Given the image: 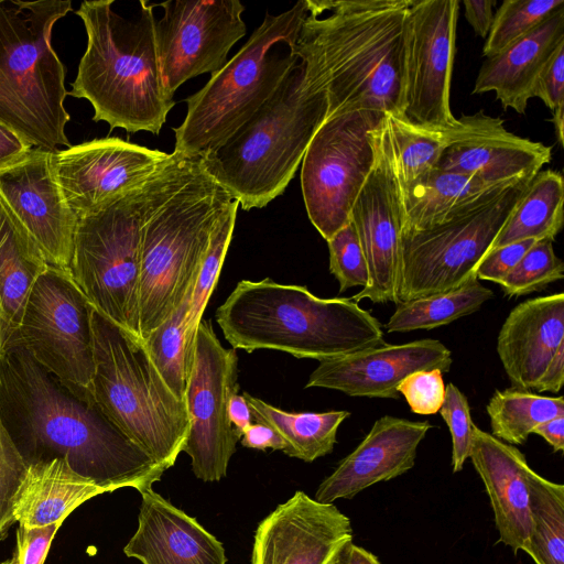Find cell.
<instances>
[{
  "label": "cell",
  "instance_id": "7402d4cb",
  "mask_svg": "<svg viewBox=\"0 0 564 564\" xmlns=\"http://www.w3.org/2000/svg\"><path fill=\"white\" fill-rule=\"evenodd\" d=\"M431 427L429 421L377 419L360 444L321 482L314 499L324 503L352 499L368 487L405 474Z\"/></svg>",
  "mask_w": 564,
  "mask_h": 564
},
{
  "label": "cell",
  "instance_id": "277c9868",
  "mask_svg": "<svg viewBox=\"0 0 564 564\" xmlns=\"http://www.w3.org/2000/svg\"><path fill=\"white\" fill-rule=\"evenodd\" d=\"M215 317L231 347L247 352L271 349L325 361L386 344L381 323L351 299L318 297L269 278L240 281Z\"/></svg>",
  "mask_w": 564,
  "mask_h": 564
},
{
  "label": "cell",
  "instance_id": "e0dca14e",
  "mask_svg": "<svg viewBox=\"0 0 564 564\" xmlns=\"http://www.w3.org/2000/svg\"><path fill=\"white\" fill-rule=\"evenodd\" d=\"M373 142L375 164L349 216L365 252L369 281L350 299L398 304L403 209L386 117L373 130Z\"/></svg>",
  "mask_w": 564,
  "mask_h": 564
},
{
  "label": "cell",
  "instance_id": "8d00e7d4",
  "mask_svg": "<svg viewBox=\"0 0 564 564\" xmlns=\"http://www.w3.org/2000/svg\"><path fill=\"white\" fill-rule=\"evenodd\" d=\"M238 206L239 203L236 199L231 200L218 218L192 291L189 310L186 318V355L188 368L192 360L193 345L197 327L217 284L232 239Z\"/></svg>",
  "mask_w": 564,
  "mask_h": 564
},
{
  "label": "cell",
  "instance_id": "8fae6325",
  "mask_svg": "<svg viewBox=\"0 0 564 564\" xmlns=\"http://www.w3.org/2000/svg\"><path fill=\"white\" fill-rule=\"evenodd\" d=\"M531 181L495 193L441 225L401 235L399 302L451 291L475 275Z\"/></svg>",
  "mask_w": 564,
  "mask_h": 564
},
{
  "label": "cell",
  "instance_id": "30bf717a",
  "mask_svg": "<svg viewBox=\"0 0 564 564\" xmlns=\"http://www.w3.org/2000/svg\"><path fill=\"white\" fill-rule=\"evenodd\" d=\"M144 184L78 217L69 267L94 310L138 337Z\"/></svg>",
  "mask_w": 564,
  "mask_h": 564
},
{
  "label": "cell",
  "instance_id": "836d02e7",
  "mask_svg": "<svg viewBox=\"0 0 564 564\" xmlns=\"http://www.w3.org/2000/svg\"><path fill=\"white\" fill-rule=\"evenodd\" d=\"M492 297L494 292L471 275L466 283L451 291L399 302L386 329L388 333L433 329L477 312Z\"/></svg>",
  "mask_w": 564,
  "mask_h": 564
},
{
  "label": "cell",
  "instance_id": "11a10c76",
  "mask_svg": "<svg viewBox=\"0 0 564 564\" xmlns=\"http://www.w3.org/2000/svg\"><path fill=\"white\" fill-rule=\"evenodd\" d=\"M347 564H381L380 561L366 549L351 544Z\"/></svg>",
  "mask_w": 564,
  "mask_h": 564
},
{
  "label": "cell",
  "instance_id": "4dcf8cb0",
  "mask_svg": "<svg viewBox=\"0 0 564 564\" xmlns=\"http://www.w3.org/2000/svg\"><path fill=\"white\" fill-rule=\"evenodd\" d=\"M392 140L399 186L406 185L437 166L443 152L456 142L488 133L503 120L478 111L446 127H426L404 116L384 115Z\"/></svg>",
  "mask_w": 564,
  "mask_h": 564
},
{
  "label": "cell",
  "instance_id": "3957f363",
  "mask_svg": "<svg viewBox=\"0 0 564 564\" xmlns=\"http://www.w3.org/2000/svg\"><path fill=\"white\" fill-rule=\"evenodd\" d=\"M231 200L200 155L173 151L145 182L139 290L143 341L193 290L214 227Z\"/></svg>",
  "mask_w": 564,
  "mask_h": 564
},
{
  "label": "cell",
  "instance_id": "6f0895ef",
  "mask_svg": "<svg viewBox=\"0 0 564 564\" xmlns=\"http://www.w3.org/2000/svg\"><path fill=\"white\" fill-rule=\"evenodd\" d=\"M352 541L346 542L343 544L330 557V560L326 564H347L350 545Z\"/></svg>",
  "mask_w": 564,
  "mask_h": 564
},
{
  "label": "cell",
  "instance_id": "d6a6232c",
  "mask_svg": "<svg viewBox=\"0 0 564 564\" xmlns=\"http://www.w3.org/2000/svg\"><path fill=\"white\" fill-rule=\"evenodd\" d=\"M250 408L252 421L274 429L285 441L284 454L311 463L333 452L339 425L348 411L288 412L248 392L242 394Z\"/></svg>",
  "mask_w": 564,
  "mask_h": 564
},
{
  "label": "cell",
  "instance_id": "1f68e13d",
  "mask_svg": "<svg viewBox=\"0 0 564 564\" xmlns=\"http://www.w3.org/2000/svg\"><path fill=\"white\" fill-rule=\"evenodd\" d=\"M563 204L562 174L553 170L540 171L530 182L487 252L527 239L553 241L563 226Z\"/></svg>",
  "mask_w": 564,
  "mask_h": 564
},
{
  "label": "cell",
  "instance_id": "603a6c76",
  "mask_svg": "<svg viewBox=\"0 0 564 564\" xmlns=\"http://www.w3.org/2000/svg\"><path fill=\"white\" fill-rule=\"evenodd\" d=\"M138 528L123 552L142 564H226L223 543L152 488L143 489Z\"/></svg>",
  "mask_w": 564,
  "mask_h": 564
},
{
  "label": "cell",
  "instance_id": "5bb4252c",
  "mask_svg": "<svg viewBox=\"0 0 564 564\" xmlns=\"http://www.w3.org/2000/svg\"><path fill=\"white\" fill-rule=\"evenodd\" d=\"M236 349L225 348L209 321H200L187 372L185 402L189 431L183 447L194 475L203 481L226 477L239 440L228 416L229 400L238 392Z\"/></svg>",
  "mask_w": 564,
  "mask_h": 564
},
{
  "label": "cell",
  "instance_id": "ba28073f",
  "mask_svg": "<svg viewBox=\"0 0 564 564\" xmlns=\"http://www.w3.org/2000/svg\"><path fill=\"white\" fill-rule=\"evenodd\" d=\"M307 14L300 0L280 14L267 13L242 47L185 99L183 122L174 128V151L204 155L221 144L276 90L299 62L296 41Z\"/></svg>",
  "mask_w": 564,
  "mask_h": 564
},
{
  "label": "cell",
  "instance_id": "ac0fdd59",
  "mask_svg": "<svg viewBox=\"0 0 564 564\" xmlns=\"http://www.w3.org/2000/svg\"><path fill=\"white\" fill-rule=\"evenodd\" d=\"M169 155L120 138H102L57 150L53 167L67 204L80 217L142 186Z\"/></svg>",
  "mask_w": 564,
  "mask_h": 564
},
{
  "label": "cell",
  "instance_id": "cb8c5ba5",
  "mask_svg": "<svg viewBox=\"0 0 564 564\" xmlns=\"http://www.w3.org/2000/svg\"><path fill=\"white\" fill-rule=\"evenodd\" d=\"M469 458L482 480L499 541L527 552L531 532L529 473L522 452L474 426Z\"/></svg>",
  "mask_w": 564,
  "mask_h": 564
},
{
  "label": "cell",
  "instance_id": "f907efd6",
  "mask_svg": "<svg viewBox=\"0 0 564 564\" xmlns=\"http://www.w3.org/2000/svg\"><path fill=\"white\" fill-rule=\"evenodd\" d=\"M33 148L0 123V171L24 159Z\"/></svg>",
  "mask_w": 564,
  "mask_h": 564
},
{
  "label": "cell",
  "instance_id": "f35d334b",
  "mask_svg": "<svg viewBox=\"0 0 564 564\" xmlns=\"http://www.w3.org/2000/svg\"><path fill=\"white\" fill-rule=\"evenodd\" d=\"M564 8V0H505L494 15L482 54L495 56Z\"/></svg>",
  "mask_w": 564,
  "mask_h": 564
},
{
  "label": "cell",
  "instance_id": "52a82bcc",
  "mask_svg": "<svg viewBox=\"0 0 564 564\" xmlns=\"http://www.w3.org/2000/svg\"><path fill=\"white\" fill-rule=\"evenodd\" d=\"M69 0H0V123L33 149L70 147L66 69L51 39Z\"/></svg>",
  "mask_w": 564,
  "mask_h": 564
},
{
  "label": "cell",
  "instance_id": "680465c9",
  "mask_svg": "<svg viewBox=\"0 0 564 564\" xmlns=\"http://www.w3.org/2000/svg\"><path fill=\"white\" fill-rule=\"evenodd\" d=\"M1 564H18V563H17V558L12 557L11 560H8V561H6V562H3Z\"/></svg>",
  "mask_w": 564,
  "mask_h": 564
},
{
  "label": "cell",
  "instance_id": "bcb514c9",
  "mask_svg": "<svg viewBox=\"0 0 564 564\" xmlns=\"http://www.w3.org/2000/svg\"><path fill=\"white\" fill-rule=\"evenodd\" d=\"M61 522L44 527L21 525L17 530V563L43 564L51 542L61 527Z\"/></svg>",
  "mask_w": 564,
  "mask_h": 564
},
{
  "label": "cell",
  "instance_id": "d590c367",
  "mask_svg": "<svg viewBox=\"0 0 564 564\" xmlns=\"http://www.w3.org/2000/svg\"><path fill=\"white\" fill-rule=\"evenodd\" d=\"M528 482L531 532L525 553L535 564H564V485L533 469Z\"/></svg>",
  "mask_w": 564,
  "mask_h": 564
},
{
  "label": "cell",
  "instance_id": "2e32d148",
  "mask_svg": "<svg viewBox=\"0 0 564 564\" xmlns=\"http://www.w3.org/2000/svg\"><path fill=\"white\" fill-rule=\"evenodd\" d=\"M457 0H414L405 22L403 116L421 126L456 123L449 105Z\"/></svg>",
  "mask_w": 564,
  "mask_h": 564
},
{
  "label": "cell",
  "instance_id": "8992f818",
  "mask_svg": "<svg viewBox=\"0 0 564 564\" xmlns=\"http://www.w3.org/2000/svg\"><path fill=\"white\" fill-rule=\"evenodd\" d=\"M326 116L325 94L299 59L247 121L202 155L203 164L245 210L262 208L285 191Z\"/></svg>",
  "mask_w": 564,
  "mask_h": 564
},
{
  "label": "cell",
  "instance_id": "f5cc1de1",
  "mask_svg": "<svg viewBox=\"0 0 564 564\" xmlns=\"http://www.w3.org/2000/svg\"><path fill=\"white\" fill-rule=\"evenodd\" d=\"M228 416L237 437L240 438L247 427L253 422L250 408L243 395L232 394L229 400Z\"/></svg>",
  "mask_w": 564,
  "mask_h": 564
},
{
  "label": "cell",
  "instance_id": "44dd1931",
  "mask_svg": "<svg viewBox=\"0 0 564 564\" xmlns=\"http://www.w3.org/2000/svg\"><path fill=\"white\" fill-rule=\"evenodd\" d=\"M452 351L440 340L425 338L381 346L338 359L319 361L305 388H326L350 397L399 399L398 386L409 375L438 369L448 372Z\"/></svg>",
  "mask_w": 564,
  "mask_h": 564
},
{
  "label": "cell",
  "instance_id": "9c48e42d",
  "mask_svg": "<svg viewBox=\"0 0 564 564\" xmlns=\"http://www.w3.org/2000/svg\"><path fill=\"white\" fill-rule=\"evenodd\" d=\"M91 323L95 403L159 466L171 468L189 431L185 400L165 383L140 337L95 310Z\"/></svg>",
  "mask_w": 564,
  "mask_h": 564
},
{
  "label": "cell",
  "instance_id": "4fadbf2b",
  "mask_svg": "<svg viewBox=\"0 0 564 564\" xmlns=\"http://www.w3.org/2000/svg\"><path fill=\"white\" fill-rule=\"evenodd\" d=\"M383 113L355 110L328 117L302 160L301 187L307 216L327 241L348 221L376 159L373 130Z\"/></svg>",
  "mask_w": 564,
  "mask_h": 564
},
{
  "label": "cell",
  "instance_id": "7c38bea8",
  "mask_svg": "<svg viewBox=\"0 0 564 564\" xmlns=\"http://www.w3.org/2000/svg\"><path fill=\"white\" fill-rule=\"evenodd\" d=\"M93 312L69 270L48 264L33 286L12 344L85 401L94 400Z\"/></svg>",
  "mask_w": 564,
  "mask_h": 564
},
{
  "label": "cell",
  "instance_id": "484cf974",
  "mask_svg": "<svg viewBox=\"0 0 564 564\" xmlns=\"http://www.w3.org/2000/svg\"><path fill=\"white\" fill-rule=\"evenodd\" d=\"M563 43L561 8L505 51L488 57L476 77L473 94L494 91L505 109L523 115L541 72Z\"/></svg>",
  "mask_w": 564,
  "mask_h": 564
},
{
  "label": "cell",
  "instance_id": "9f6ffc18",
  "mask_svg": "<svg viewBox=\"0 0 564 564\" xmlns=\"http://www.w3.org/2000/svg\"><path fill=\"white\" fill-rule=\"evenodd\" d=\"M551 121L554 124L557 141L562 145L564 140V105H561L553 110Z\"/></svg>",
  "mask_w": 564,
  "mask_h": 564
},
{
  "label": "cell",
  "instance_id": "74e56055",
  "mask_svg": "<svg viewBox=\"0 0 564 564\" xmlns=\"http://www.w3.org/2000/svg\"><path fill=\"white\" fill-rule=\"evenodd\" d=\"M192 291L174 313L143 341L161 377L181 400H185L188 372L186 318Z\"/></svg>",
  "mask_w": 564,
  "mask_h": 564
},
{
  "label": "cell",
  "instance_id": "b9f144b4",
  "mask_svg": "<svg viewBox=\"0 0 564 564\" xmlns=\"http://www.w3.org/2000/svg\"><path fill=\"white\" fill-rule=\"evenodd\" d=\"M438 412L451 432L452 469L458 473L469 458L475 424L467 398L452 382L445 386V398Z\"/></svg>",
  "mask_w": 564,
  "mask_h": 564
},
{
  "label": "cell",
  "instance_id": "ab89813d",
  "mask_svg": "<svg viewBox=\"0 0 564 564\" xmlns=\"http://www.w3.org/2000/svg\"><path fill=\"white\" fill-rule=\"evenodd\" d=\"M553 241H536L510 273L499 283L505 295L521 296L545 289L562 280L564 264L555 254Z\"/></svg>",
  "mask_w": 564,
  "mask_h": 564
},
{
  "label": "cell",
  "instance_id": "db71d44e",
  "mask_svg": "<svg viewBox=\"0 0 564 564\" xmlns=\"http://www.w3.org/2000/svg\"><path fill=\"white\" fill-rule=\"evenodd\" d=\"M532 434H538L544 438L553 452H563L564 449V416H557L546 422L539 424L532 431Z\"/></svg>",
  "mask_w": 564,
  "mask_h": 564
},
{
  "label": "cell",
  "instance_id": "f6af8a7d",
  "mask_svg": "<svg viewBox=\"0 0 564 564\" xmlns=\"http://www.w3.org/2000/svg\"><path fill=\"white\" fill-rule=\"evenodd\" d=\"M536 241L521 240L487 252L476 267V278L499 284Z\"/></svg>",
  "mask_w": 564,
  "mask_h": 564
},
{
  "label": "cell",
  "instance_id": "7dc6e473",
  "mask_svg": "<svg viewBox=\"0 0 564 564\" xmlns=\"http://www.w3.org/2000/svg\"><path fill=\"white\" fill-rule=\"evenodd\" d=\"M552 111L564 105V43L561 44L541 72L533 90Z\"/></svg>",
  "mask_w": 564,
  "mask_h": 564
},
{
  "label": "cell",
  "instance_id": "83f0119b",
  "mask_svg": "<svg viewBox=\"0 0 564 564\" xmlns=\"http://www.w3.org/2000/svg\"><path fill=\"white\" fill-rule=\"evenodd\" d=\"M47 267L40 248L0 200V358L13 344L33 286Z\"/></svg>",
  "mask_w": 564,
  "mask_h": 564
},
{
  "label": "cell",
  "instance_id": "4316f807",
  "mask_svg": "<svg viewBox=\"0 0 564 564\" xmlns=\"http://www.w3.org/2000/svg\"><path fill=\"white\" fill-rule=\"evenodd\" d=\"M550 161L551 147L516 135L501 126L452 144L436 167L492 184H509L532 180Z\"/></svg>",
  "mask_w": 564,
  "mask_h": 564
},
{
  "label": "cell",
  "instance_id": "d6986e66",
  "mask_svg": "<svg viewBox=\"0 0 564 564\" xmlns=\"http://www.w3.org/2000/svg\"><path fill=\"white\" fill-rule=\"evenodd\" d=\"M53 153L32 149L24 159L0 171V200L46 262L69 270L78 217L56 178Z\"/></svg>",
  "mask_w": 564,
  "mask_h": 564
},
{
  "label": "cell",
  "instance_id": "7bdbcfd3",
  "mask_svg": "<svg viewBox=\"0 0 564 564\" xmlns=\"http://www.w3.org/2000/svg\"><path fill=\"white\" fill-rule=\"evenodd\" d=\"M29 465L0 423V538L14 523V500Z\"/></svg>",
  "mask_w": 564,
  "mask_h": 564
},
{
  "label": "cell",
  "instance_id": "c3c4849f",
  "mask_svg": "<svg viewBox=\"0 0 564 564\" xmlns=\"http://www.w3.org/2000/svg\"><path fill=\"white\" fill-rule=\"evenodd\" d=\"M243 447L265 451H285L283 437L270 425L253 421L240 437Z\"/></svg>",
  "mask_w": 564,
  "mask_h": 564
},
{
  "label": "cell",
  "instance_id": "e575fe53",
  "mask_svg": "<svg viewBox=\"0 0 564 564\" xmlns=\"http://www.w3.org/2000/svg\"><path fill=\"white\" fill-rule=\"evenodd\" d=\"M486 411L492 436L510 445H522L539 424L564 416V398L517 388L496 390Z\"/></svg>",
  "mask_w": 564,
  "mask_h": 564
},
{
  "label": "cell",
  "instance_id": "ee69618b",
  "mask_svg": "<svg viewBox=\"0 0 564 564\" xmlns=\"http://www.w3.org/2000/svg\"><path fill=\"white\" fill-rule=\"evenodd\" d=\"M443 372L438 369L421 370L409 375L398 386L411 411L430 415L440 411L445 398Z\"/></svg>",
  "mask_w": 564,
  "mask_h": 564
},
{
  "label": "cell",
  "instance_id": "9a60e30c",
  "mask_svg": "<svg viewBox=\"0 0 564 564\" xmlns=\"http://www.w3.org/2000/svg\"><path fill=\"white\" fill-rule=\"evenodd\" d=\"M155 44L161 74L174 96L186 80L215 74L245 36V6L239 0H169L156 4Z\"/></svg>",
  "mask_w": 564,
  "mask_h": 564
},
{
  "label": "cell",
  "instance_id": "f546056e",
  "mask_svg": "<svg viewBox=\"0 0 564 564\" xmlns=\"http://www.w3.org/2000/svg\"><path fill=\"white\" fill-rule=\"evenodd\" d=\"M105 492L73 470L65 458L39 462L28 467L14 500V518L29 528L63 523L83 502Z\"/></svg>",
  "mask_w": 564,
  "mask_h": 564
},
{
  "label": "cell",
  "instance_id": "681fc988",
  "mask_svg": "<svg viewBox=\"0 0 564 564\" xmlns=\"http://www.w3.org/2000/svg\"><path fill=\"white\" fill-rule=\"evenodd\" d=\"M465 17L479 37H487L492 21L495 0H464Z\"/></svg>",
  "mask_w": 564,
  "mask_h": 564
},
{
  "label": "cell",
  "instance_id": "7a4b0ae2",
  "mask_svg": "<svg viewBox=\"0 0 564 564\" xmlns=\"http://www.w3.org/2000/svg\"><path fill=\"white\" fill-rule=\"evenodd\" d=\"M412 0H306L296 55L327 116H403L405 22Z\"/></svg>",
  "mask_w": 564,
  "mask_h": 564
},
{
  "label": "cell",
  "instance_id": "6da1fadb",
  "mask_svg": "<svg viewBox=\"0 0 564 564\" xmlns=\"http://www.w3.org/2000/svg\"><path fill=\"white\" fill-rule=\"evenodd\" d=\"M0 423L28 465L65 458L107 492H140L165 471L94 400L70 393L20 345L0 358Z\"/></svg>",
  "mask_w": 564,
  "mask_h": 564
},
{
  "label": "cell",
  "instance_id": "816d5d0a",
  "mask_svg": "<svg viewBox=\"0 0 564 564\" xmlns=\"http://www.w3.org/2000/svg\"><path fill=\"white\" fill-rule=\"evenodd\" d=\"M564 383V344L549 361L533 390L538 392H558Z\"/></svg>",
  "mask_w": 564,
  "mask_h": 564
},
{
  "label": "cell",
  "instance_id": "f1b7e54d",
  "mask_svg": "<svg viewBox=\"0 0 564 564\" xmlns=\"http://www.w3.org/2000/svg\"><path fill=\"white\" fill-rule=\"evenodd\" d=\"M516 183L492 184L435 167L415 181L399 186L403 209L402 235L441 225Z\"/></svg>",
  "mask_w": 564,
  "mask_h": 564
},
{
  "label": "cell",
  "instance_id": "ffe728a7",
  "mask_svg": "<svg viewBox=\"0 0 564 564\" xmlns=\"http://www.w3.org/2000/svg\"><path fill=\"white\" fill-rule=\"evenodd\" d=\"M352 534L350 519L334 503L299 490L258 524L252 564H326Z\"/></svg>",
  "mask_w": 564,
  "mask_h": 564
},
{
  "label": "cell",
  "instance_id": "5b68a950",
  "mask_svg": "<svg viewBox=\"0 0 564 564\" xmlns=\"http://www.w3.org/2000/svg\"><path fill=\"white\" fill-rule=\"evenodd\" d=\"M113 3L84 1L76 11L87 45L68 95L88 100L93 120L105 121L111 130L159 134L175 101L160 69L154 4L141 0L139 17L128 20Z\"/></svg>",
  "mask_w": 564,
  "mask_h": 564
},
{
  "label": "cell",
  "instance_id": "d4e9b609",
  "mask_svg": "<svg viewBox=\"0 0 564 564\" xmlns=\"http://www.w3.org/2000/svg\"><path fill=\"white\" fill-rule=\"evenodd\" d=\"M564 344V294L527 300L503 322L497 352L512 388L531 390Z\"/></svg>",
  "mask_w": 564,
  "mask_h": 564
},
{
  "label": "cell",
  "instance_id": "60d3db41",
  "mask_svg": "<svg viewBox=\"0 0 564 564\" xmlns=\"http://www.w3.org/2000/svg\"><path fill=\"white\" fill-rule=\"evenodd\" d=\"M329 271L339 283V292L367 286L369 272L364 249L354 224L349 220L329 240Z\"/></svg>",
  "mask_w": 564,
  "mask_h": 564
}]
</instances>
